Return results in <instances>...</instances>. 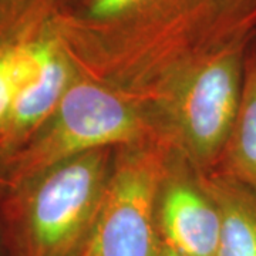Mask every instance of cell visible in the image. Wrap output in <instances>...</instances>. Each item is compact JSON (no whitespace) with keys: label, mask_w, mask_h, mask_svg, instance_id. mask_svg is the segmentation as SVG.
Listing matches in <instances>:
<instances>
[{"label":"cell","mask_w":256,"mask_h":256,"mask_svg":"<svg viewBox=\"0 0 256 256\" xmlns=\"http://www.w3.org/2000/svg\"><path fill=\"white\" fill-rule=\"evenodd\" d=\"M107 151L70 158L40 175L4 229L10 256H77L107 186Z\"/></svg>","instance_id":"1"},{"label":"cell","mask_w":256,"mask_h":256,"mask_svg":"<svg viewBox=\"0 0 256 256\" xmlns=\"http://www.w3.org/2000/svg\"><path fill=\"white\" fill-rule=\"evenodd\" d=\"M142 131L140 116L117 94L94 82H72L42 132L18 158L10 181L37 180L70 158L134 142Z\"/></svg>","instance_id":"2"},{"label":"cell","mask_w":256,"mask_h":256,"mask_svg":"<svg viewBox=\"0 0 256 256\" xmlns=\"http://www.w3.org/2000/svg\"><path fill=\"white\" fill-rule=\"evenodd\" d=\"M156 185L158 166L151 156H127L107 182L86 255H160Z\"/></svg>","instance_id":"3"},{"label":"cell","mask_w":256,"mask_h":256,"mask_svg":"<svg viewBox=\"0 0 256 256\" xmlns=\"http://www.w3.org/2000/svg\"><path fill=\"white\" fill-rule=\"evenodd\" d=\"M248 40L210 50L184 90L180 118L184 134L202 156L228 144L238 117Z\"/></svg>","instance_id":"4"},{"label":"cell","mask_w":256,"mask_h":256,"mask_svg":"<svg viewBox=\"0 0 256 256\" xmlns=\"http://www.w3.org/2000/svg\"><path fill=\"white\" fill-rule=\"evenodd\" d=\"M160 244L185 256H218L220 210L190 185H171L156 204Z\"/></svg>","instance_id":"5"},{"label":"cell","mask_w":256,"mask_h":256,"mask_svg":"<svg viewBox=\"0 0 256 256\" xmlns=\"http://www.w3.org/2000/svg\"><path fill=\"white\" fill-rule=\"evenodd\" d=\"M166 0H78L48 18V26L64 44H82L146 24Z\"/></svg>","instance_id":"6"},{"label":"cell","mask_w":256,"mask_h":256,"mask_svg":"<svg viewBox=\"0 0 256 256\" xmlns=\"http://www.w3.org/2000/svg\"><path fill=\"white\" fill-rule=\"evenodd\" d=\"M52 32V28H50ZM52 44L40 76L18 92L3 134L20 138L43 127L72 86V57L52 32Z\"/></svg>","instance_id":"7"},{"label":"cell","mask_w":256,"mask_h":256,"mask_svg":"<svg viewBox=\"0 0 256 256\" xmlns=\"http://www.w3.org/2000/svg\"><path fill=\"white\" fill-rule=\"evenodd\" d=\"M225 148L230 181L256 194V57L248 46L239 112Z\"/></svg>","instance_id":"8"},{"label":"cell","mask_w":256,"mask_h":256,"mask_svg":"<svg viewBox=\"0 0 256 256\" xmlns=\"http://www.w3.org/2000/svg\"><path fill=\"white\" fill-rule=\"evenodd\" d=\"M215 201L220 210L218 256H256V194L229 181Z\"/></svg>","instance_id":"9"},{"label":"cell","mask_w":256,"mask_h":256,"mask_svg":"<svg viewBox=\"0 0 256 256\" xmlns=\"http://www.w3.org/2000/svg\"><path fill=\"white\" fill-rule=\"evenodd\" d=\"M210 13L212 44L246 40L256 30V0H206Z\"/></svg>","instance_id":"10"},{"label":"cell","mask_w":256,"mask_h":256,"mask_svg":"<svg viewBox=\"0 0 256 256\" xmlns=\"http://www.w3.org/2000/svg\"><path fill=\"white\" fill-rule=\"evenodd\" d=\"M54 12V0H0V46L34 34Z\"/></svg>","instance_id":"11"},{"label":"cell","mask_w":256,"mask_h":256,"mask_svg":"<svg viewBox=\"0 0 256 256\" xmlns=\"http://www.w3.org/2000/svg\"><path fill=\"white\" fill-rule=\"evenodd\" d=\"M10 44L0 46V132H3L8 126L16 98V84L10 60Z\"/></svg>","instance_id":"12"},{"label":"cell","mask_w":256,"mask_h":256,"mask_svg":"<svg viewBox=\"0 0 256 256\" xmlns=\"http://www.w3.org/2000/svg\"><path fill=\"white\" fill-rule=\"evenodd\" d=\"M0 256H10V250L9 246H8L4 230H0Z\"/></svg>","instance_id":"13"},{"label":"cell","mask_w":256,"mask_h":256,"mask_svg":"<svg viewBox=\"0 0 256 256\" xmlns=\"http://www.w3.org/2000/svg\"><path fill=\"white\" fill-rule=\"evenodd\" d=\"M158 256H185V255H181V254H178V252H175V250H172V249H170V248H166L160 244V255Z\"/></svg>","instance_id":"14"},{"label":"cell","mask_w":256,"mask_h":256,"mask_svg":"<svg viewBox=\"0 0 256 256\" xmlns=\"http://www.w3.org/2000/svg\"><path fill=\"white\" fill-rule=\"evenodd\" d=\"M248 50L250 53H254L256 57V30L254 32V34L249 37V42H248Z\"/></svg>","instance_id":"15"},{"label":"cell","mask_w":256,"mask_h":256,"mask_svg":"<svg viewBox=\"0 0 256 256\" xmlns=\"http://www.w3.org/2000/svg\"><path fill=\"white\" fill-rule=\"evenodd\" d=\"M67 2H68V0H56V3H57V4H56V8H57V9H58V8H62V6H64V4L67 3Z\"/></svg>","instance_id":"16"},{"label":"cell","mask_w":256,"mask_h":256,"mask_svg":"<svg viewBox=\"0 0 256 256\" xmlns=\"http://www.w3.org/2000/svg\"><path fill=\"white\" fill-rule=\"evenodd\" d=\"M77 256H87V255H86V252H84V250H82V254H80V255H77Z\"/></svg>","instance_id":"17"}]
</instances>
